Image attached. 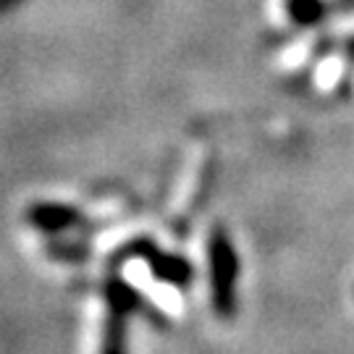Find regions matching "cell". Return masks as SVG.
Here are the masks:
<instances>
[{"label": "cell", "instance_id": "1", "mask_svg": "<svg viewBox=\"0 0 354 354\" xmlns=\"http://www.w3.org/2000/svg\"><path fill=\"white\" fill-rule=\"evenodd\" d=\"M289 8H291V16L299 24H315L317 19L323 16L320 0H289Z\"/></svg>", "mask_w": 354, "mask_h": 354}, {"label": "cell", "instance_id": "2", "mask_svg": "<svg viewBox=\"0 0 354 354\" xmlns=\"http://www.w3.org/2000/svg\"><path fill=\"white\" fill-rule=\"evenodd\" d=\"M352 50H354V42H352Z\"/></svg>", "mask_w": 354, "mask_h": 354}]
</instances>
